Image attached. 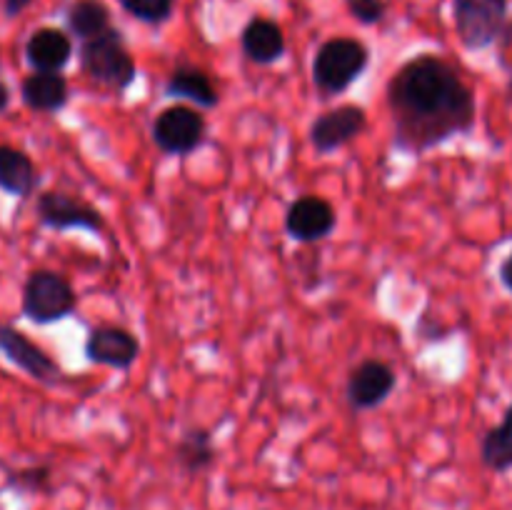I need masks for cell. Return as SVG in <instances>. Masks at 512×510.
I'll return each mask as SVG.
<instances>
[{"mask_svg": "<svg viewBox=\"0 0 512 510\" xmlns=\"http://www.w3.org/2000/svg\"><path fill=\"white\" fill-rule=\"evenodd\" d=\"M395 148L423 155L458 135L473 133L478 103L458 70L440 55L405 60L388 83Z\"/></svg>", "mask_w": 512, "mask_h": 510, "instance_id": "obj_1", "label": "cell"}, {"mask_svg": "<svg viewBox=\"0 0 512 510\" xmlns=\"http://www.w3.org/2000/svg\"><path fill=\"white\" fill-rule=\"evenodd\" d=\"M370 50L355 38H330L313 58V83L325 98L345 93L368 70Z\"/></svg>", "mask_w": 512, "mask_h": 510, "instance_id": "obj_2", "label": "cell"}, {"mask_svg": "<svg viewBox=\"0 0 512 510\" xmlns=\"http://www.w3.org/2000/svg\"><path fill=\"white\" fill-rule=\"evenodd\" d=\"M78 55L83 73L100 85L128 90L138 78V65H135L130 50L125 48L123 33L118 28H110L105 35L85 40Z\"/></svg>", "mask_w": 512, "mask_h": 510, "instance_id": "obj_3", "label": "cell"}, {"mask_svg": "<svg viewBox=\"0 0 512 510\" xmlns=\"http://www.w3.org/2000/svg\"><path fill=\"white\" fill-rule=\"evenodd\" d=\"M78 308V295L65 275L55 270H33L23 285L20 310L35 325H53Z\"/></svg>", "mask_w": 512, "mask_h": 510, "instance_id": "obj_4", "label": "cell"}, {"mask_svg": "<svg viewBox=\"0 0 512 510\" xmlns=\"http://www.w3.org/2000/svg\"><path fill=\"white\" fill-rule=\"evenodd\" d=\"M453 23L465 50H488L508 28V0H453Z\"/></svg>", "mask_w": 512, "mask_h": 510, "instance_id": "obj_5", "label": "cell"}, {"mask_svg": "<svg viewBox=\"0 0 512 510\" xmlns=\"http://www.w3.org/2000/svg\"><path fill=\"white\" fill-rule=\"evenodd\" d=\"M205 135H208V123L190 105H170L153 120V140L165 155L188 158L205 143Z\"/></svg>", "mask_w": 512, "mask_h": 510, "instance_id": "obj_6", "label": "cell"}, {"mask_svg": "<svg viewBox=\"0 0 512 510\" xmlns=\"http://www.w3.org/2000/svg\"><path fill=\"white\" fill-rule=\"evenodd\" d=\"M35 215L43 228L68 233V230H85V233H103L105 220L100 210L83 203L60 190H45L35 200Z\"/></svg>", "mask_w": 512, "mask_h": 510, "instance_id": "obj_7", "label": "cell"}, {"mask_svg": "<svg viewBox=\"0 0 512 510\" xmlns=\"http://www.w3.org/2000/svg\"><path fill=\"white\" fill-rule=\"evenodd\" d=\"M368 128V113L360 105H338L328 113L318 115L310 125V143L320 155L335 153L353 143Z\"/></svg>", "mask_w": 512, "mask_h": 510, "instance_id": "obj_8", "label": "cell"}, {"mask_svg": "<svg viewBox=\"0 0 512 510\" xmlns=\"http://www.w3.org/2000/svg\"><path fill=\"white\" fill-rule=\"evenodd\" d=\"M0 353L8 363H13L15 368L43 385H55L63 378L60 365L40 345H35L28 335H23L8 323H0Z\"/></svg>", "mask_w": 512, "mask_h": 510, "instance_id": "obj_9", "label": "cell"}, {"mask_svg": "<svg viewBox=\"0 0 512 510\" xmlns=\"http://www.w3.org/2000/svg\"><path fill=\"white\" fill-rule=\"evenodd\" d=\"M85 358L93 365L130 370L140 358V340L130 330L115 325L93 328L85 338Z\"/></svg>", "mask_w": 512, "mask_h": 510, "instance_id": "obj_10", "label": "cell"}, {"mask_svg": "<svg viewBox=\"0 0 512 510\" xmlns=\"http://www.w3.org/2000/svg\"><path fill=\"white\" fill-rule=\"evenodd\" d=\"M338 225L335 208L325 198L318 195H303L293 200V205L285 213V230L298 243H318L325 240Z\"/></svg>", "mask_w": 512, "mask_h": 510, "instance_id": "obj_11", "label": "cell"}, {"mask_svg": "<svg viewBox=\"0 0 512 510\" xmlns=\"http://www.w3.org/2000/svg\"><path fill=\"white\" fill-rule=\"evenodd\" d=\"M398 375L383 360H365L348 378V403L353 410H373L390 398Z\"/></svg>", "mask_w": 512, "mask_h": 510, "instance_id": "obj_12", "label": "cell"}, {"mask_svg": "<svg viewBox=\"0 0 512 510\" xmlns=\"http://www.w3.org/2000/svg\"><path fill=\"white\" fill-rule=\"evenodd\" d=\"M73 58V40L60 28H38L25 43V60L35 73H60Z\"/></svg>", "mask_w": 512, "mask_h": 510, "instance_id": "obj_13", "label": "cell"}, {"mask_svg": "<svg viewBox=\"0 0 512 510\" xmlns=\"http://www.w3.org/2000/svg\"><path fill=\"white\" fill-rule=\"evenodd\" d=\"M20 98L35 113H60L70 100V85L60 73H30L20 83Z\"/></svg>", "mask_w": 512, "mask_h": 510, "instance_id": "obj_14", "label": "cell"}, {"mask_svg": "<svg viewBox=\"0 0 512 510\" xmlns=\"http://www.w3.org/2000/svg\"><path fill=\"white\" fill-rule=\"evenodd\" d=\"M38 185L40 173L33 158L13 145H0V190L18 200H28Z\"/></svg>", "mask_w": 512, "mask_h": 510, "instance_id": "obj_15", "label": "cell"}, {"mask_svg": "<svg viewBox=\"0 0 512 510\" xmlns=\"http://www.w3.org/2000/svg\"><path fill=\"white\" fill-rule=\"evenodd\" d=\"M240 45L248 60L258 65H273L285 55V33L275 20L250 18L240 35Z\"/></svg>", "mask_w": 512, "mask_h": 510, "instance_id": "obj_16", "label": "cell"}, {"mask_svg": "<svg viewBox=\"0 0 512 510\" xmlns=\"http://www.w3.org/2000/svg\"><path fill=\"white\" fill-rule=\"evenodd\" d=\"M165 95L175 100H188L198 108H215L220 103V95L215 83L205 70L195 68V65H180L170 73L168 83H165Z\"/></svg>", "mask_w": 512, "mask_h": 510, "instance_id": "obj_17", "label": "cell"}, {"mask_svg": "<svg viewBox=\"0 0 512 510\" xmlns=\"http://www.w3.org/2000/svg\"><path fill=\"white\" fill-rule=\"evenodd\" d=\"M65 23L70 33L85 43L108 33L113 28V15L103 0H73L65 13Z\"/></svg>", "mask_w": 512, "mask_h": 510, "instance_id": "obj_18", "label": "cell"}, {"mask_svg": "<svg viewBox=\"0 0 512 510\" xmlns=\"http://www.w3.org/2000/svg\"><path fill=\"white\" fill-rule=\"evenodd\" d=\"M215 455H218V450H215L213 433L205 428L183 430L178 445H175V460L188 475H198L208 470L215 463Z\"/></svg>", "mask_w": 512, "mask_h": 510, "instance_id": "obj_19", "label": "cell"}, {"mask_svg": "<svg viewBox=\"0 0 512 510\" xmlns=\"http://www.w3.org/2000/svg\"><path fill=\"white\" fill-rule=\"evenodd\" d=\"M480 460L493 473H508V470H512V403L505 410L503 420L483 435Z\"/></svg>", "mask_w": 512, "mask_h": 510, "instance_id": "obj_20", "label": "cell"}, {"mask_svg": "<svg viewBox=\"0 0 512 510\" xmlns=\"http://www.w3.org/2000/svg\"><path fill=\"white\" fill-rule=\"evenodd\" d=\"M120 8L140 23L160 25L173 15L175 0H120Z\"/></svg>", "mask_w": 512, "mask_h": 510, "instance_id": "obj_21", "label": "cell"}, {"mask_svg": "<svg viewBox=\"0 0 512 510\" xmlns=\"http://www.w3.org/2000/svg\"><path fill=\"white\" fill-rule=\"evenodd\" d=\"M8 488L20 490V493H45L50 490V468L48 465H33L10 473Z\"/></svg>", "mask_w": 512, "mask_h": 510, "instance_id": "obj_22", "label": "cell"}, {"mask_svg": "<svg viewBox=\"0 0 512 510\" xmlns=\"http://www.w3.org/2000/svg\"><path fill=\"white\" fill-rule=\"evenodd\" d=\"M350 15L358 20L360 25H378L385 20L388 13V5L385 0H345Z\"/></svg>", "mask_w": 512, "mask_h": 510, "instance_id": "obj_23", "label": "cell"}, {"mask_svg": "<svg viewBox=\"0 0 512 510\" xmlns=\"http://www.w3.org/2000/svg\"><path fill=\"white\" fill-rule=\"evenodd\" d=\"M498 278H500V285H503L508 293H512V250L508 255H505L503 260H500L498 265Z\"/></svg>", "mask_w": 512, "mask_h": 510, "instance_id": "obj_24", "label": "cell"}, {"mask_svg": "<svg viewBox=\"0 0 512 510\" xmlns=\"http://www.w3.org/2000/svg\"><path fill=\"white\" fill-rule=\"evenodd\" d=\"M30 3H33V0H5V3H3V13L8 15V18H15V15L23 13V10L28 8Z\"/></svg>", "mask_w": 512, "mask_h": 510, "instance_id": "obj_25", "label": "cell"}, {"mask_svg": "<svg viewBox=\"0 0 512 510\" xmlns=\"http://www.w3.org/2000/svg\"><path fill=\"white\" fill-rule=\"evenodd\" d=\"M10 108V88L3 78H0V113Z\"/></svg>", "mask_w": 512, "mask_h": 510, "instance_id": "obj_26", "label": "cell"}]
</instances>
